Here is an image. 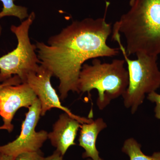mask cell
I'll list each match as a JSON object with an SVG mask.
<instances>
[{"instance_id": "6da1fadb", "label": "cell", "mask_w": 160, "mask_h": 160, "mask_svg": "<svg viewBox=\"0 0 160 160\" xmlns=\"http://www.w3.org/2000/svg\"><path fill=\"white\" fill-rule=\"evenodd\" d=\"M109 5L106 2L104 17L73 21L49 38L47 44L36 43L41 64L59 80L58 89L62 101L69 92L78 93V81L85 62L99 57H111L119 53V48H111L106 43L112 32L111 24L106 21Z\"/></svg>"}, {"instance_id": "7a4b0ae2", "label": "cell", "mask_w": 160, "mask_h": 160, "mask_svg": "<svg viewBox=\"0 0 160 160\" xmlns=\"http://www.w3.org/2000/svg\"><path fill=\"white\" fill-rule=\"evenodd\" d=\"M130 9L113 25L122 34L127 55L160 54V0H130Z\"/></svg>"}, {"instance_id": "3957f363", "label": "cell", "mask_w": 160, "mask_h": 160, "mask_svg": "<svg viewBox=\"0 0 160 160\" xmlns=\"http://www.w3.org/2000/svg\"><path fill=\"white\" fill-rule=\"evenodd\" d=\"M92 65L84 64L78 83V93L98 92L97 105L103 110L112 100L122 96L129 84V73L125 68V60L114 59L111 63H102L98 59Z\"/></svg>"}, {"instance_id": "277c9868", "label": "cell", "mask_w": 160, "mask_h": 160, "mask_svg": "<svg viewBox=\"0 0 160 160\" xmlns=\"http://www.w3.org/2000/svg\"><path fill=\"white\" fill-rule=\"evenodd\" d=\"M112 35V39L118 42L128 66L129 84L122 95L123 103L133 114L144 102L146 94L156 91L160 87L158 56L139 54L136 55L137 59H130L121 42L120 33L114 32Z\"/></svg>"}, {"instance_id": "5b68a950", "label": "cell", "mask_w": 160, "mask_h": 160, "mask_svg": "<svg viewBox=\"0 0 160 160\" xmlns=\"http://www.w3.org/2000/svg\"><path fill=\"white\" fill-rule=\"evenodd\" d=\"M35 18L34 12H31L19 26L10 27L17 38L18 45L12 51L0 57V82L7 81L13 75L25 83L27 75L39 66L36 46L32 44L29 38V29Z\"/></svg>"}, {"instance_id": "8992f818", "label": "cell", "mask_w": 160, "mask_h": 160, "mask_svg": "<svg viewBox=\"0 0 160 160\" xmlns=\"http://www.w3.org/2000/svg\"><path fill=\"white\" fill-rule=\"evenodd\" d=\"M38 98L30 86L22 83L18 76L7 80L0 88V116L3 122L0 130L12 132L14 126L12 122L18 110L23 107L29 108Z\"/></svg>"}, {"instance_id": "52a82bcc", "label": "cell", "mask_w": 160, "mask_h": 160, "mask_svg": "<svg viewBox=\"0 0 160 160\" xmlns=\"http://www.w3.org/2000/svg\"><path fill=\"white\" fill-rule=\"evenodd\" d=\"M28 109L19 135L12 142L0 146V152L16 157L22 152L40 151L48 138L47 132L35 130L41 116L39 100L38 98Z\"/></svg>"}, {"instance_id": "ba28073f", "label": "cell", "mask_w": 160, "mask_h": 160, "mask_svg": "<svg viewBox=\"0 0 160 160\" xmlns=\"http://www.w3.org/2000/svg\"><path fill=\"white\" fill-rule=\"evenodd\" d=\"M52 76L51 72L41 64L37 69L29 72L26 78L25 83L30 86L39 100L41 115H45L47 111L52 108H57L65 112L82 124L91 122L93 120L73 114L68 108L62 105L60 98L51 85L50 80Z\"/></svg>"}, {"instance_id": "9c48e42d", "label": "cell", "mask_w": 160, "mask_h": 160, "mask_svg": "<svg viewBox=\"0 0 160 160\" xmlns=\"http://www.w3.org/2000/svg\"><path fill=\"white\" fill-rule=\"evenodd\" d=\"M82 124L66 112L60 115L48 138L56 150L64 156L69 147L76 145L75 140Z\"/></svg>"}, {"instance_id": "30bf717a", "label": "cell", "mask_w": 160, "mask_h": 160, "mask_svg": "<svg viewBox=\"0 0 160 160\" xmlns=\"http://www.w3.org/2000/svg\"><path fill=\"white\" fill-rule=\"evenodd\" d=\"M107 127V124L101 118L92 120L91 122L82 124L78 141L79 146L85 150L83 158L93 160L100 158L99 152L96 147L97 140L101 132Z\"/></svg>"}, {"instance_id": "8fae6325", "label": "cell", "mask_w": 160, "mask_h": 160, "mask_svg": "<svg viewBox=\"0 0 160 160\" xmlns=\"http://www.w3.org/2000/svg\"><path fill=\"white\" fill-rule=\"evenodd\" d=\"M141 147V144L135 139L129 138L124 142L122 151L128 155L130 160H160V152L147 155L142 151Z\"/></svg>"}, {"instance_id": "7c38bea8", "label": "cell", "mask_w": 160, "mask_h": 160, "mask_svg": "<svg viewBox=\"0 0 160 160\" xmlns=\"http://www.w3.org/2000/svg\"><path fill=\"white\" fill-rule=\"evenodd\" d=\"M15 0H0L3 4V8L0 12V19L6 16H13L21 21L29 17L28 10L24 6L15 5Z\"/></svg>"}, {"instance_id": "4fadbf2b", "label": "cell", "mask_w": 160, "mask_h": 160, "mask_svg": "<svg viewBox=\"0 0 160 160\" xmlns=\"http://www.w3.org/2000/svg\"><path fill=\"white\" fill-rule=\"evenodd\" d=\"M45 158L40 150L20 153L17 156L15 160H44Z\"/></svg>"}, {"instance_id": "5bb4252c", "label": "cell", "mask_w": 160, "mask_h": 160, "mask_svg": "<svg viewBox=\"0 0 160 160\" xmlns=\"http://www.w3.org/2000/svg\"><path fill=\"white\" fill-rule=\"evenodd\" d=\"M147 99L150 102L155 103V116L158 119L160 120V94L156 91L152 92L148 94Z\"/></svg>"}, {"instance_id": "9a60e30c", "label": "cell", "mask_w": 160, "mask_h": 160, "mask_svg": "<svg viewBox=\"0 0 160 160\" xmlns=\"http://www.w3.org/2000/svg\"><path fill=\"white\" fill-rule=\"evenodd\" d=\"M44 160H64L63 156L59 152L56 150L52 154L47 157L45 158Z\"/></svg>"}, {"instance_id": "2e32d148", "label": "cell", "mask_w": 160, "mask_h": 160, "mask_svg": "<svg viewBox=\"0 0 160 160\" xmlns=\"http://www.w3.org/2000/svg\"><path fill=\"white\" fill-rule=\"evenodd\" d=\"M15 157L0 152V160H15Z\"/></svg>"}, {"instance_id": "e0dca14e", "label": "cell", "mask_w": 160, "mask_h": 160, "mask_svg": "<svg viewBox=\"0 0 160 160\" xmlns=\"http://www.w3.org/2000/svg\"><path fill=\"white\" fill-rule=\"evenodd\" d=\"M6 82H7V81L3 82H2V84H1V85H0V88H2V86H4V85H5V84H6Z\"/></svg>"}, {"instance_id": "ac0fdd59", "label": "cell", "mask_w": 160, "mask_h": 160, "mask_svg": "<svg viewBox=\"0 0 160 160\" xmlns=\"http://www.w3.org/2000/svg\"><path fill=\"white\" fill-rule=\"evenodd\" d=\"M2 27L1 25H0V36L1 35V34H2Z\"/></svg>"}, {"instance_id": "d6986e66", "label": "cell", "mask_w": 160, "mask_h": 160, "mask_svg": "<svg viewBox=\"0 0 160 160\" xmlns=\"http://www.w3.org/2000/svg\"><path fill=\"white\" fill-rule=\"evenodd\" d=\"M87 160H93L91 159H90V158H89ZM98 160H103L102 159V158H100Z\"/></svg>"}]
</instances>
